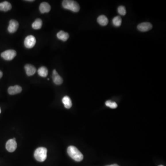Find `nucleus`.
Segmentation results:
<instances>
[{
  "label": "nucleus",
  "mask_w": 166,
  "mask_h": 166,
  "mask_svg": "<svg viewBox=\"0 0 166 166\" xmlns=\"http://www.w3.org/2000/svg\"><path fill=\"white\" fill-rule=\"evenodd\" d=\"M67 151L68 155L75 161L80 162L83 160L84 158L83 154L75 146H69Z\"/></svg>",
  "instance_id": "1"
},
{
  "label": "nucleus",
  "mask_w": 166,
  "mask_h": 166,
  "mask_svg": "<svg viewBox=\"0 0 166 166\" xmlns=\"http://www.w3.org/2000/svg\"><path fill=\"white\" fill-rule=\"evenodd\" d=\"M62 6L66 9L74 12H78L80 10V5L76 1L72 0H64L62 1Z\"/></svg>",
  "instance_id": "2"
},
{
  "label": "nucleus",
  "mask_w": 166,
  "mask_h": 166,
  "mask_svg": "<svg viewBox=\"0 0 166 166\" xmlns=\"http://www.w3.org/2000/svg\"><path fill=\"white\" fill-rule=\"evenodd\" d=\"M47 149L45 147H39L34 152V157L36 161L43 162L47 158Z\"/></svg>",
  "instance_id": "3"
},
{
  "label": "nucleus",
  "mask_w": 166,
  "mask_h": 166,
  "mask_svg": "<svg viewBox=\"0 0 166 166\" xmlns=\"http://www.w3.org/2000/svg\"><path fill=\"white\" fill-rule=\"evenodd\" d=\"M16 55V52L13 49L5 51L1 54V56L6 61H11Z\"/></svg>",
  "instance_id": "4"
},
{
  "label": "nucleus",
  "mask_w": 166,
  "mask_h": 166,
  "mask_svg": "<svg viewBox=\"0 0 166 166\" xmlns=\"http://www.w3.org/2000/svg\"><path fill=\"white\" fill-rule=\"evenodd\" d=\"M36 40L32 35H29L26 37L24 41V45L26 48L30 49L33 48L35 45Z\"/></svg>",
  "instance_id": "5"
},
{
  "label": "nucleus",
  "mask_w": 166,
  "mask_h": 166,
  "mask_svg": "<svg viewBox=\"0 0 166 166\" xmlns=\"http://www.w3.org/2000/svg\"><path fill=\"white\" fill-rule=\"evenodd\" d=\"M16 141L15 138L10 139L7 141L6 143V148L8 152H13L15 151L17 148Z\"/></svg>",
  "instance_id": "6"
},
{
  "label": "nucleus",
  "mask_w": 166,
  "mask_h": 166,
  "mask_svg": "<svg viewBox=\"0 0 166 166\" xmlns=\"http://www.w3.org/2000/svg\"><path fill=\"white\" fill-rule=\"evenodd\" d=\"M152 25L149 22H144L139 24L137 26L138 29L140 32H148L152 29Z\"/></svg>",
  "instance_id": "7"
},
{
  "label": "nucleus",
  "mask_w": 166,
  "mask_h": 166,
  "mask_svg": "<svg viewBox=\"0 0 166 166\" xmlns=\"http://www.w3.org/2000/svg\"><path fill=\"white\" fill-rule=\"evenodd\" d=\"M19 23L16 20H12L9 22V25L8 26V31L10 33H14L16 32L19 28Z\"/></svg>",
  "instance_id": "8"
},
{
  "label": "nucleus",
  "mask_w": 166,
  "mask_h": 166,
  "mask_svg": "<svg viewBox=\"0 0 166 166\" xmlns=\"http://www.w3.org/2000/svg\"><path fill=\"white\" fill-rule=\"evenodd\" d=\"M52 78L53 82L56 85H61L63 83V79L60 75H59V74L55 69L53 71Z\"/></svg>",
  "instance_id": "9"
},
{
  "label": "nucleus",
  "mask_w": 166,
  "mask_h": 166,
  "mask_svg": "<svg viewBox=\"0 0 166 166\" xmlns=\"http://www.w3.org/2000/svg\"><path fill=\"white\" fill-rule=\"evenodd\" d=\"M26 74L28 76H32L36 72V68L32 65L27 64L25 66Z\"/></svg>",
  "instance_id": "10"
},
{
  "label": "nucleus",
  "mask_w": 166,
  "mask_h": 166,
  "mask_svg": "<svg viewBox=\"0 0 166 166\" xmlns=\"http://www.w3.org/2000/svg\"><path fill=\"white\" fill-rule=\"evenodd\" d=\"M51 7L48 3L43 2L40 4L39 10L41 13H49L51 11Z\"/></svg>",
  "instance_id": "11"
},
{
  "label": "nucleus",
  "mask_w": 166,
  "mask_h": 166,
  "mask_svg": "<svg viewBox=\"0 0 166 166\" xmlns=\"http://www.w3.org/2000/svg\"><path fill=\"white\" fill-rule=\"evenodd\" d=\"M22 91V88L20 86H10L8 89V92L10 95H15L20 93Z\"/></svg>",
  "instance_id": "12"
},
{
  "label": "nucleus",
  "mask_w": 166,
  "mask_h": 166,
  "mask_svg": "<svg viewBox=\"0 0 166 166\" xmlns=\"http://www.w3.org/2000/svg\"><path fill=\"white\" fill-rule=\"evenodd\" d=\"M12 8V5L9 2L4 1L0 3V10L3 11H7Z\"/></svg>",
  "instance_id": "13"
},
{
  "label": "nucleus",
  "mask_w": 166,
  "mask_h": 166,
  "mask_svg": "<svg viewBox=\"0 0 166 166\" xmlns=\"http://www.w3.org/2000/svg\"><path fill=\"white\" fill-rule=\"evenodd\" d=\"M57 36L60 40L65 42L68 39L69 35L68 33L65 32L63 30H61L57 34Z\"/></svg>",
  "instance_id": "14"
},
{
  "label": "nucleus",
  "mask_w": 166,
  "mask_h": 166,
  "mask_svg": "<svg viewBox=\"0 0 166 166\" xmlns=\"http://www.w3.org/2000/svg\"><path fill=\"white\" fill-rule=\"evenodd\" d=\"M97 22L102 26H105L107 25L109 22L108 18L105 15H100L98 17L97 20Z\"/></svg>",
  "instance_id": "15"
},
{
  "label": "nucleus",
  "mask_w": 166,
  "mask_h": 166,
  "mask_svg": "<svg viewBox=\"0 0 166 166\" xmlns=\"http://www.w3.org/2000/svg\"><path fill=\"white\" fill-rule=\"evenodd\" d=\"M62 103L64 105L66 109H69L71 108L72 106V103L71 100L68 96H65L62 99Z\"/></svg>",
  "instance_id": "16"
},
{
  "label": "nucleus",
  "mask_w": 166,
  "mask_h": 166,
  "mask_svg": "<svg viewBox=\"0 0 166 166\" xmlns=\"http://www.w3.org/2000/svg\"><path fill=\"white\" fill-rule=\"evenodd\" d=\"M42 20H41V19H36L32 24V27L34 29H40L42 26Z\"/></svg>",
  "instance_id": "17"
},
{
  "label": "nucleus",
  "mask_w": 166,
  "mask_h": 166,
  "mask_svg": "<svg viewBox=\"0 0 166 166\" xmlns=\"http://www.w3.org/2000/svg\"><path fill=\"white\" fill-rule=\"evenodd\" d=\"M38 75L42 77H46L48 74V69L45 67H40L38 70Z\"/></svg>",
  "instance_id": "18"
},
{
  "label": "nucleus",
  "mask_w": 166,
  "mask_h": 166,
  "mask_svg": "<svg viewBox=\"0 0 166 166\" xmlns=\"http://www.w3.org/2000/svg\"><path fill=\"white\" fill-rule=\"evenodd\" d=\"M113 24L116 27H119L121 26L122 22L121 18V17L116 16L113 19Z\"/></svg>",
  "instance_id": "19"
},
{
  "label": "nucleus",
  "mask_w": 166,
  "mask_h": 166,
  "mask_svg": "<svg viewBox=\"0 0 166 166\" xmlns=\"http://www.w3.org/2000/svg\"><path fill=\"white\" fill-rule=\"evenodd\" d=\"M105 105L107 106L111 109H115L117 107V103H116L115 102H112V101H110V100H108L105 102Z\"/></svg>",
  "instance_id": "20"
},
{
  "label": "nucleus",
  "mask_w": 166,
  "mask_h": 166,
  "mask_svg": "<svg viewBox=\"0 0 166 166\" xmlns=\"http://www.w3.org/2000/svg\"><path fill=\"white\" fill-rule=\"evenodd\" d=\"M118 12L119 14L121 15H125L126 14V9L125 7L120 6L118 8Z\"/></svg>",
  "instance_id": "21"
},
{
  "label": "nucleus",
  "mask_w": 166,
  "mask_h": 166,
  "mask_svg": "<svg viewBox=\"0 0 166 166\" xmlns=\"http://www.w3.org/2000/svg\"><path fill=\"white\" fill-rule=\"evenodd\" d=\"M106 166H119L118 165H117L116 164H112V165H107Z\"/></svg>",
  "instance_id": "22"
},
{
  "label": "nucleus",
  "mask_w": 166,
  "mask_h": 166,
  "mask_svg": "<svg viewBox=\"0 0 166 166\" xmlns=\"http://www.w3.org/2000/svg\"><path fill=\"white\" fill-rule=\"evenodd\" d=\"M3 72L0 71V78H1L2 77V76H3Z\"/></svg>",
  "instance_id": "23"
},
{
  "label": "nucleus",
  "mask_w": 166,
  "mask_h": 166,
  "mask_svg": "<svg viewBox=\"0 0 166 166\" xmlns=\"http://www.w3.org/2000/svg\"><path fill=\"white\" fill-rule=\"evenodd\" d=\"M33 1V0H30V1H28V0H27V1Z\"/></svg>",
  "instance_id": "24"
},
{
  "label": "nucleus",
  "mask_w": 166,
  "mask_h": 166,
  "mask_svg": "<svg viewBox=\"0 0 166 166\" xmlns=\"http://www.w3.org/2000/svg\"><path fill=\"white\" fill-rule=\"evenodd\" d=\"M1 112V109H0V113Z\"/></svg>",
  "instance_id": "25"
},
{
  "label": "nucleus",
  "mask_w": 166,
  "mask_h": 166,
  "mask_svg": "<svg viewBox=\"0 0 166 166\" xmlns=\"http://www.w3.org/2000/svg\"><path fill=\"white\" fill-rule=\"evenodd\" d=\"M163 166V165H160V166Z\"/></svg>",
  "instance_id": "26"
}]
</instances>
